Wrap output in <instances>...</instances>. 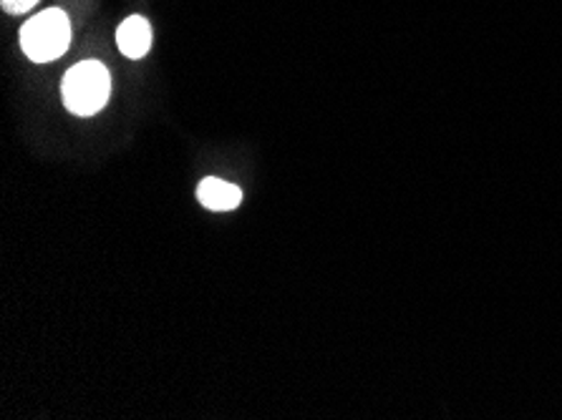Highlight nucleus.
<instances>
[{"label": "nucleus", "mask_w": 562, "mask_h": 420, "mask_svg": "<svg viewBox=\"0 0 562 420\" xmlns=\"http://www.w3.org/2000/svg\"><path fill=\"white\" fill-rule=\"evenodd\" d=\"M0 5H3V11L8 15H21L33 11V8L38 5V0H0Z\"/></svg>", "instance_id": "nucleus-5"}, {"label": "nucleus", "mask_w": 562, "mask_h": 420, "mask_svg": "<svg viewBox=\"0 0 562 420\" xmlns=\"http://www.w3.org/2000/svg\"><path fill=\"white\" fill-rule=\"evenodd\" d=\"M21 48L33 64H50L61 58L71 43V21L58 8L33 15L21 29Z\"/></svg>", "instance_id": "nucleus-2"}, {"label": "nucleus", "mask_w": 562, "mask_h": 420, "mask_svg": "<svg viewBox=\"0 0 562 420\" xmlns=\"http://www.w3.org/2000/svg\"><path fill=\"white\" fill-rule=\"evenodd\" d=\"M198 202L210 212H233L243 204V190L225 179L207 177L198 186Z\"/></svg>", "instance_id": "nucleus-4"}, {"label": "nucleus", "mask_w": 562, "mask_h": 420, "mask_svg": "<svg viewBox=\"0 0 562 420\" xmlns=\"http://www.w3.org/2000/svg\"><path fill=\"white\" fill-rule=\"evenodd\" d=\"M151 38H155V31H151V23L144 19V15H130L122 25L116 29V46L126 58H144L151 48Z\"/></svg>", "instance_id": "nucleus-3"}, {"label": "nucleus", "mask_w": 562, "mask_h": 420, "mask_svg": "<svg viewBox=\"0 0 562 420\" xmlns=\"http://www.w3.org/2000/svg\"><path fill=\"white\" fill-rule=\"evenodd\" d=\"M64 104L76 116H93L112 97V76L101 61H81L68 68L61 83Z\"/></svg>", "instance_id": "nucleus-1"}]
</instances>
